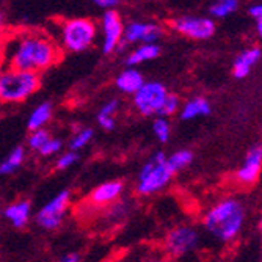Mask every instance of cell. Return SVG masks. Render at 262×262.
I'll return each instance as SVG.
<instances>
[{"label": "cell", "instance_id": "obj_21", "mask_svg": "<svg viewBox=\"0 0 262 262\" xmlns=\"http://www.w3.org/2000/svg\"><path fill=\"white\" fill-rule=\"evenodd\" d=\"M193 160V154L192 151H187V149H182V151H178L174 154H171L168 159H166V163H168L171 173H178L181 171L182 168H185L187 165H190Z\"/></svg>", "mask_w": 262, "mask_h": 262}, {"label": "cell", "instance_id": "obj_36", "mask_svg": "<svg viewBox=\"0 0 262 262\" xmlns=\"http://www.w3.org/2000/svg\"><path fill=\"white\" fill-rule=\"evenodd\" d=\"M257 33L260 35V38H262V20L260 22H257Z\"/></svg>", "mask_w": 262, "mask_h": 262}, {"label": "cell", "instance_id": "obj_35", "mask_svg": "<svg viewBox=\"0 0 262 262\" xmlns=\"http://www.w3.org/2000/svg\"><path fill=\"white\" fill-rule=\"evenodd\" d=\"M2 27H4V14L2 10H0V35H2Z\"/></svg>", "mask_w": 262, "mask_h": 262}, {"label": "cell", "instance_id": "obj_31", "mask_svg": "<svg viewBox=\"0 0 262 262\" xmlns=\"http://www.w3.org/2000/svg\"><path fill=\"white\" fill-rule=\"evenodd\" d=\"M94 4H96L98 7H101V8H115L120 2H118V0H96Z\"/></svg>", "mask_w": 262, "mask_h": 262}, {"label": "cell", "instance_id": "obj_7", "mask_svg": "<svg viewBox=\"0 0 262 262\" xmlns=\"http://www.w3.org/2000/svg\"><path fill=\"white\" fill-rule=\"evenodd\" d=\"M171 27L178 33L193 39H207L215 33V22L204 16H179L171 20Z\"/></svg>", "mask_w": 262, "mask_h": 262}, {"label": "cell", "instance_id": "obj_5", "mask_svg": "<svg viewBox=\"0 0 262 262\" xmlns=\"http://www.w3.org/2000/svg\"><path fill=\"white\" fill-rule=\"evenodd\" d=\"M166 159L168 157L165 156V152L157 151L141 166V170L138 173V182H137L138 193L152 195L168 185L170 179L173 178V173L168 163H166Z\"/></svg>", "mask_w": 262, "mask_h": 262}, {"label": "cell", "instance_id": "obj_29", "mask_svg": "<svg viewBox=\"0 0 262 262\" xmlns=\"http://www.w3.org/2000/svg\"><path fill=\"white\" fill-rule=\"evenodd\" d=\"M118 108H120V101H118V99H112V101H108V102H105V104L102 105V108H101L99 113H101V115H107V116H113V118H115Z\"/></svg>", "mask_w": 262, "mask_h": 262}, {"label": "cell", "instance_id": "obj_26", "mask_svg": "<svg viewBox=\"0 0 262 262\" xmlns=\"http://www.w3.org/2000/svg\"><path fill=\"white\" fill-rule=\"evenodd\" d=\"M179 110V98L176 96V94H170L168 93V96H166L160 112H159V116L162 118H166V116H170L173 113H176Z\"/></svg>", "mask_w": 262, "mask_h": 262}, {"label": "cell", "instance_id": "obj_12", "mask_svg": "<svg viewBox=\"0 0 262 262\" xmlns=\"http://www.w3.org/2000/svg\"><path fill=\"white\" fill-rule=\"evenodd\" d=\"M262 170V143L253 145L245 157L244 165L237 171V179L242 184H253Z\"/></svg>", "mask_w": 262, "mask_h": 262}, {"label": "cell", "instance_id": "obj_23", "mask_svg": "<svg viewBox=\"0 0 262 262\" xmlns=\"http://www.w3.org/2000/svg\"><path fill=\"white\" fill-rule=\"evenodd\" d=\"M152 132H154V135L157 137L159 141H162V143L168 141L170 132H171L168 120H166V118H162V116H157L156 120L152 121Z\"/></svg>", "mask_w": 262, "mask_h": 262}, {"label": "cell", "instance_id": "obj_24", "mask_svg": "<svg viewBox=\"0 0 262 262\" xmlns=\"http://www.w3.org/2000/svg\"><path fill=\"white\" fill-rule=\"evenodd\" d=\"M93 138V129H83V130H80V132H77L76 135H74V138L71 140V145H69V148H71V151H79V149H82V148H85L88 143H90V140Z\"/></svg>", "mask_w": 262, "mask_h": 262}, {"label": "cell", "instance_id": "obj_4", "mask_svg": "<svg viewBox=\"0 0 262 262\" xmlns=\"http://www.w3.org/2000/svg\"><path fill=\"white\" fill-rule=\"evenodd\" d=\"M98 35V27L91 19L76 17L60 24L58 38L61 46L69 52L85 51L94 42Z\"/></svg>", "mask_w": 262, "mask_h": 262}, {"label": "cell", "instance_id": "obj_2", "mask_svg": "<svg viewBox=\"0 0 262 262\" xmlns=\"http://www.w3.org/2000/svg\"><path fill=\"white\" fill-rule=\"evenodd\" d=\"M244 207L232 198L223 200L213 206L204 217L206 229L223 242H229L241 232L244 225Z\"/></svg>", "mask_w": 262, "mask_h": 262}, {"label": "cell", "instance_id": "obj_20", "mask_svg": "<svg viewBox=\"0 0 262 262\" xmlns=\"http://www.w3.org/2000/svg\"><path fill=\"white\" fill-rule=\"evenodd\" d=\"M24 157H26V151L24 148H14L8 156L7 159L0 163V174H10L13 171H16L19 166L22 165L24 162Z\"/></svg>", "mask_w": 262, "mask_h": 262}, {"label": "cell", "instance_id": "obj_18", "mask_svg": "<svg viewBox=\"0 0 262 262\" xmlns=\"http://www.w3.org/2000/svg\"><path fill=\"white\" fill-rule=\"evenodd\" d=\"M210 113V104L206 98L196 96L184 104L181 108V118L182 120H193L198 116H206Z\"/></svg>", "mask_w": 262, "mask_h": 262}, {"label": "cell", "instance_id": "obj_9", "mask_svg": "<svg viewBox=\"0 0 262 262\" xmlns=\"http://www.w3.org/2000/svg\"><path fill=\"white\" fill-rule=\"evenodd\" d=\"M198 245V232L193 228L179 226L165 237V251L170 256H182L195 250Z\"/></svg>", "mask_w": 262, "mask_h": 262}, {"label": "cell", "instance_id": "obj_22", "mask_svg": "<svg viewBox=\"0 0 262 262\" xmlns=\"http://www.w3.org/2000/svg\"><path fill=\"white\" fill-rule=\"evenodd\" d=\"M237 8H239V2L237 0H220V2L210 5L209 13L213 17H226L228 14L234 13Z\"/></svg>", "mask_w": 262, "mask_h": 262}, {"label": "cell", "instance_id": "obj_25", "mask_svg": "<svg viewBox=\"0 0 262 262\" xmlns=\"http://www.w3.org/2000/svg\"><path fill=\"white\" fill-rule=\"evenodd\" d=\"M49 140H51L49 132L44 129H39V130L32 132V135L29 137V146L35 151H39Z\"/></svg>", "mask_w": 262, "mask_h": 262}, {"label": "cell", "instance_id": "obj_28", "mask_svg": "<svg viewBox=\"0 0 262 262\" xmlns=\"http://www.w3.org/2000/svg\"><path fill=\"white\" fill-rule=\"evenodd\" d=\"M61 149V140L58 138H51L49 141L46 143V145L39 149V152L42 156H52L55 152H58Z\"/></svg>", "mask_w": 262, "mask_h": 262}, {"label": "cell", "instance_id": "obj_19", "mask_svg": "<svg viewBox=\"0 0 262 262\" xmlns=\"http://www.w3.org/2000/svg\"><path fill=\"white\" fill-rule=\"evenodd\" d=\"M52 116V105L49 102H42L39 104L32 113H30V118H29V123H27V127L35 132V130H39L42 129V126L51 120Z\"/></svg>", "mask_w": 262, "mask_h": 262}, {"label": "cell", "instance_id": "obj_8", "mask_svg": "<svg viewBox=\"0 0 262 262\" xmlns=\"http://www.w3.org/2000/svg\"><path fill=\"white\" fill-rule=\"evenodd\" d=\"M69 192L68 190H63L58 195H55L46 206H42V209L36 213V223L44 228V229H55L60 226L63 215L68 209L69 204Z\"/></svg>", "mask_w": 262, "mask_h": 262}, {"label": "cell", "instance_id": "obj_15", "mask_svg": "<svg viewBox=\"0 0 262 262\" xmlns=\"http://www.w3.org/2000/svg\"><path fill=\"white\" fill-rule=\"evenodd\" d=\"M260 55H262V52H260V49H257V47H253V49H248V51L242 52L234 61V66H232L234 76L237 79L247 77L250 74V69L257 63Z\"/></svg>", "mask_w": 262, "mask_h": 262}, {"label": "cell", "instance_id": "obj_3", "mask_svg": "<svg viewBox=\"0 0 262 262\" xmlns=\"http://www.w3.org/2000/svg\"><path fill=\"white\" fill-rule=\"evenodd\" d=\"M39 88V76L29 71L8 68L0 74V101L20 102Z\"/></svg>", "mask_w": 262, "mask_h": 262}, {"label": "cell", "instance_id": "obj_33", "mask_svg": "<svg viewBox=\"0 0 262 262\" xmlns=\"http://www.w3.org/2000/svg\"><path fill=\"white\" fill-rule=\"evenodd\" d=\"M140 262H173L170 257H157V256H151L146 259H141Z\"/></svg>", "mask_w": 262, "mask_h": 262}, {"label": "cell", "instance_id": "obj_27", "mask_svg": "<svg viewBox=\"0 0 262 262\" xmlns=\"http://www.w3.org/2000/svg\"><path fill=\"white\" fill-rule=\"evenodd\" d=\"M77 159L79 157H77V154L74 151H68L63 156H60V159L57 160V168L58 170H66V168H69L71 165H74L77 162Z\"/></svg>", "mask_w": 262, "mask_h": 262}, {"label": "cell", "instance_id": "obj_38", "mask_svg": "<svg viewBox=\"0 0 262 262\" xmlns=\"http://www.w3.org/2000/svg\"><path fill=\"white\" fill-rule=\"evenodd\" d=\"M0 74H2V71H0Z\"/></svg>", "mask_w": 262, "mask_h": 262}, {"label": "cell", "instance_id": "obj_37", "mask_svg": "<svg viewBox=\"0 0 262 262\" xmlns=\"http://www.w3.org/2000/svg\"><path fill=\"white\" fill-rule=\"evenodd\" d=\"M259 226H260V229H262V215H260V220H259Z\"/></svg>", "mask_w": 262, "mask_h": 262}, {"label": "cell", "instance_id": "obj_10", "mask_svg": "<svg viewBox=\"0 0 262 262\" xmlns=\"http://www.w3.org/2000/svg\"><path fill=\"white\" fill-rule=\"evenodd\" d=\"M102 52L104 54H112L118 46L123 41V33H124V26L123 20L115 10H107L102 14Z\"/></svg>", "mask_w": 262, "mask_h": 262}, {"label": "cell", "instance_id": "obj_11", "mask_svg": "<svg viewBox=\"0 0 262 262\" xmlns=\"http://www.w3.org/2000/svg\"><path fill=\"white\" fill-rule=\"evenodd\" d=\"M162 35V27L157 24L134 20L124 27L123 42H140V44H157Z\"/></svg>", "mask_w": 262, "mask_h": 262}, {"label": "cell", "instance_id": "obj_6", "mask_svg": "<svg viewBox=\"0 0 262 262\" xmlns=\"http://www.w3.org/2000/svg\"><path fill=\"white\" fill-rule=\"evenodd\" d=\"M168 96L165 85L160 82H145L134 94V105L143 116H159V112Z\"/></svg>", "mask_w": 262, "mask_h": 262}, {"label": "cell", "instance_id": "obj_14", "mask_svg": "<svg viewBox=\"0 0 262 262\" xmlns=\"http://www.w3.org/2000/svg\"><path fill=\"white\" fill-rule=\"evenodd\" d=\"M143 83H145V79H143L141 73L135 68H126L123 73L118 74L115 80L118 90L126 94H132V96L143 86Z\"/></svg>", "mask_w": 262, "mask_h": 262}, {"label": "cell", "instance_id": "obj_30", "mask_svg": "<svg viewBox=\"0 0 262 262\" xmlns=\"http://www.w3.org/2000/svg\"><path fill=\"white\" fill-rule=\"evenodd\" d=\"M98 123L101 124V127L104 130H113L116 126L113 116H107V115H101V113H98Z\"/></svg>", "mask_w": 262, "mask_h": 262}, {"label": "cell", "instance_id": "obj_34", "mask_svg": "<svg viewBox=\"0 0 262 262\" xmlns=\"http://www.w3.org/2000/svg\"><path fill=\"white\" fill-rule=\"evenodd\" d=\"M60 262H80L77 254H66L64 257L60 259Z\"/></svg>", "mask_w": 262, "mask_h": 262}, {"label": "cell", "instance_id": "obj_17", "mask_svg": "<svg viewBox=\"0 0 262 262\" xmlns=\"http://www.w3.org/2000/svg\"><path fill=\"white\" fill-rule=\"evenodd\" d=\"M30 212H32V206L29 201H17L5 209V217L16 228H22L24 225H27L30 219Z\"/></svg>", "mask_w": 262, "mask_h": 262}, {"label": "cell", "instance_id": "obj_1", "mask_svg": "<svg viewBox=\"0 0 262 262\" xmlns=\"http://www.w3.org/2000/svg\"><path fill=\"white\" fill-rule=\"evenodd\" d=\"M60 51L54 39L42 33L24 32L5 46V60L11 69L39 73L58 60Z\"/></svg>", "mask_w": 262, "mask_h": 262}, {"label": "cell", "instance_id": "obj_16", "mask_svg": "<svg viewBox=\"0 0 262 262\" xmlns=\"http://www.w3.org/2000/svg\"><path fill=\"white\" fill-rule=\"evenodd\" d=\"M159 55H160V46L159 44H140V47H137L135 51H132L127 55L126 63L129 68H135L140 63L156 60Z\"/></svg>", "mask_w": 262, "mask_h": 262}, {"label": "cell", "instance_id": "obj_13", "mask_svg": "<svg viewBox=\"0 0 262 262\" xmlns=\"http://www.w3.org/2000/svg\"><path fill=\"white\" fill-rule=\"evenodd\" d=\"M121 193H123V184L120 181H110L94 188L90 195V201L93 204L104 206V204L116 201L121 196Z\"/></svg>", "mask_w": 262, "mask_h": 262}, {"label": "cell", "instance_id": "obj_32", "mask_svg": "<svg viewBox=\"0 0 262 262\" xmlns=\"http://www.w3.org/2000/svg\"><path fill=\"white\" fill-rule=\"evenodd\" d=\"M250 14H251L257 22H260V20H262V4L251 7V8H250Z\"/></svg>", "mask_w": 262, "mask_h": 262}]
</instances>
